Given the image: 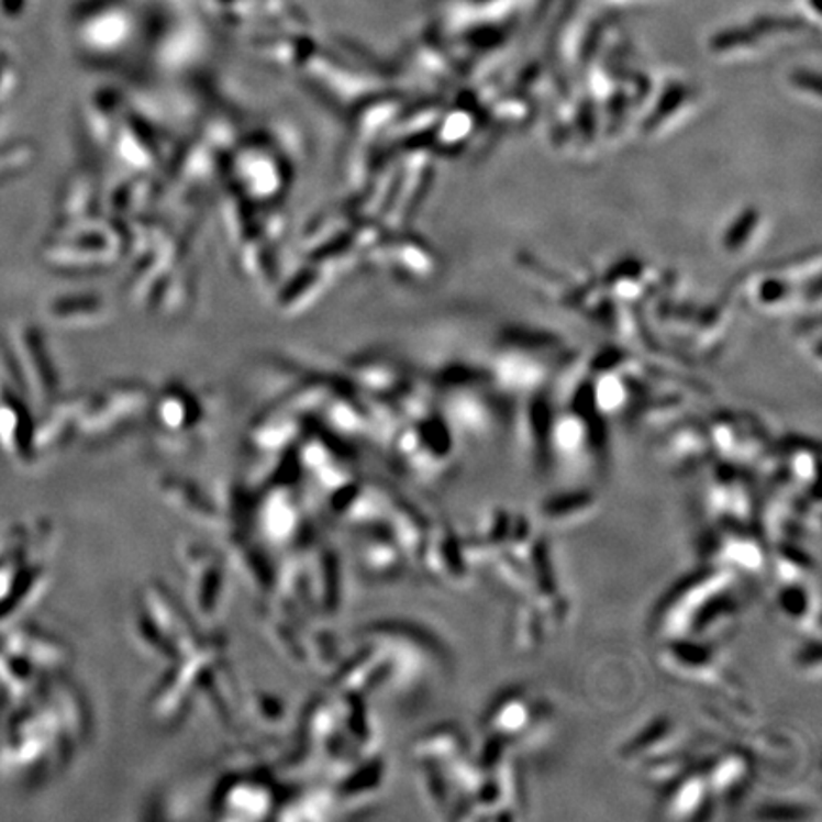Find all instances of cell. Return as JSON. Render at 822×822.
<instances>
[{
	"instance_id": "cell-1",
	"label": "cell",
	"mask_w": 822,
	"mask_h": 822,
	"mask_svg": "<svg viewBox=\"0 0 822 822\" xmlns=\"http://www.w3.org/2000/svg\"><path fill=\"white\" fill-rule=\"evenodd\" d=\"M735 574L727 567L691 577L660 610L657 629L670 642H709L737 624L738 606L733 598Z\"/></svg>"
},
{
	"instance_id": "cell-2",
	"label": "cell",
	"mask_w": 822,
	"mask_h": 822,
	"mask_svg": "<svg viewBox=\"0 0 822 822\" xmlns=\"http://www.w3.org/2000/svg\"><path fill=\"white\" fill-rule=\"evenodd\" d=\"M543 709L533 701L530 695L522 691L504 695L501 701H497L488 717V730L491 737L503 741L509 745L512 741L533 735L543 720Z\"/></svg>"
},
{
	"instance_id": "cell-3",
	"label": "cell",
	"mask_w": 822,
	"mask_h": 822,
	"mask_svg": "<svg viewBox=\"0 0 822 822\" xmlns=\"http://www.w3.org/2000/svg\"><path fill=\"white\" fill-rule=\"evenodd\" d=\"M712 553L720 566L741 569L746 574L759 575L767 569V554L764 546L751 533L725 532L712 543Z\"/></svg>"
},
{
	"instance_id": "cell-4",
	"label": "cell",
	"mask_w": 822,
	"mask_h": 822,
	"mask_svg": "<svg viewBox=\"0 0 822 822\" xmlns=\"http://www.w3.org/2000/svg\"><path fill=\"white\" fill-rule=\"evenodd\" d=\"M710 795L718 800L731 801L745 795L752 780L751 762L737 752L723 754L704 771Z\"/></svg>"
},
{
	"instance_id": "cell-5",
	"label": "cell",
	"mask_w": 822,
	"mask_h": 822,
	"mask_svg": "<svg viewBox=\"0 0 822 822\" xmlns=\"http://www.w3.org/2000/svg\"><path fill=\"white\" fill-rule=\"evenodd\" d=\"M709 509L714 516L731 520V524H745L754 512L751 489L737 476H717L710 484Z\"/></svg>"
},
{
	"instance_id": "cell-6",
	"label": "cell",
	"mask_w": 822,
	"mask_h": 822,
	"mask_svg": "<svg viewBox=\"0 0 822 822\" xmlns=\"http://www.w3.org/2000/svg\"><path fill=\"white\" fill-rule=\"evenodd\" d=\"M709 782L704 773H684L665 800L668 819H702L709 809Z\"/></svg>"
},
{
	"instance_id": "cell-7",
	"label": "cell",
	"mask_w": 822,
	"mask_h": 822,
	"mask_svg": "<svg viewBox=\"0 0 822 822\" xmlns=\"http://www.w3.org/2000/svg\"><path fill=\"white\" fill-rule=\"evenodd\" d=\"M596 507H598V501L592 493L575 491V493L556 497L553 501H546L543 507V518L554 527H569V525L582 524V520H589L595 514Z\"/></svg>"
}]
</instances>
